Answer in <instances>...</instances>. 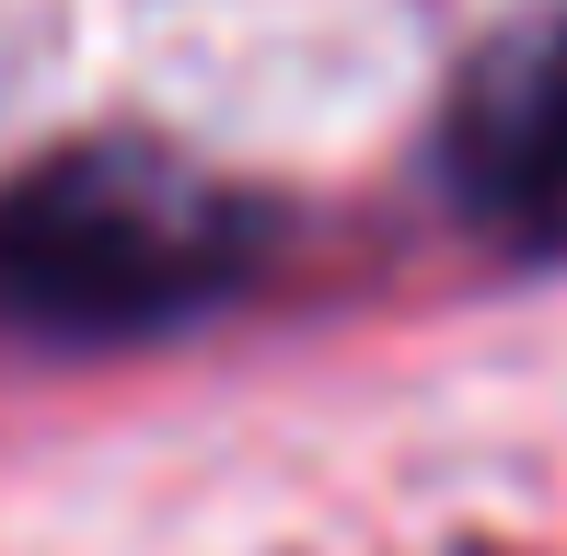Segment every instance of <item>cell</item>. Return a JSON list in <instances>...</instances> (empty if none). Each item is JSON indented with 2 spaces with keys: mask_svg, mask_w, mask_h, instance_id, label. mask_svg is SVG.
Returning a JSON list of instances; mask_svg holds the SVG:
<instances>
[{
  "mask_svg": "<svg viewBox=\"0 0 567 556\" xmlns=\"http://www.w3.org/2000/svg\"><path fill=\"white\" fill-rule=\"evenodd\" d=\"M244 278V209L151 151H70L0 197V325L151 337Z\"/></svg>",
  "mask_w": 567,
  "mask_h": 556,
  "instance_id": "6da1fadb",
  "label": "cell"
},
{
  "mask_svg": "<svg viewBox=\"0 0 567 556\" xmlns=\"http://www.w3.org/2000/svg\"><path fill=\"white\" fill-rule=\"evenodd\" d=\"M475 186L498 209H533V220L567 209V23L522 59V82L475 116Z\"/></svg>",
  "mask_w": 567,
  "mask_h": 556,
  "instance_id": "7a4b0ae2",
  "label": "cell"
}]
</instances>
